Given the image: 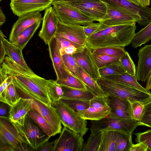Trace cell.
Masks as SVG:
<instances>
[{
	"label": "cell",
	"instance_id": "obj_1",
	"mask_svg": "<svg viewBox=\"0 0 151 151\" xmlns=\"http://www.w3.org/2000/svg\"><path fill=\"white\" fill-rule=\"evenodd\" d=\"M136 23L108 26L100 22L97 29L87 38L86 45L92 49L128 46L136 33Z\"/></svg>",
	"mask_w": 151,
	"mask_h": 151
},
{
	"label": "cell",
	"instance_id": "obj_2",
	"mask_svg": "<svg viewBox=\"0 0 151 151\" xmlns=\"http://www.w3.org/2000/svg\"><path fill=\"white\" fill-rule=\"evenodd\" d=\"M0 71L14 80L38 100L48 106H51L47 87V80L38 75L30 76L18 73L0 64Z\"/></svg>",
	"mask_w": 151,
	"mask_h": 151
},
{
	"label": "cell",
	"instance_id": "obj_3",
	"mask_svg": "<svg viewBox=\"0 0 151 151\" xmlns=\"http://www.w3.org/2000/svg\"><path fill=\"white\" fill-rule=\"evenodd\" d=\"M96 82L106 94L119 97L131 103L138 101L145 104L151 101V93L132 87L101 77Z\"/></svg>",
	"mask_w": 151,
	"mask_h": 151
},
{
	"label": "cell",
	"instance_id": "obj_4",
	"mask_svg": "<svg viewBox=\"0 0 151 151\" xmlns=\"http://www.w3.org/2000/svg\"><path fill=\"white\" fill-rule=\"evenodd\" d=\"M51 105L55 108L64 127L83 136L86 134L88 130L86 120L82 118L62 99L52 102Z\"/></svg>",
	"mask_w": 151,
	"mask_h": 151
},
{
	"label": "cell",
	"instance_id": "obj_5",
	"mask_svg": "<svg viewBox=\"0 0 151 151\" xmlns=\"http://www.w3.org/2000/svg\"><path fill=\"white\" fill-rule=\"evenodd\" d=\"M17 91L20 97L30 99L33 109L38 111L50 126L53 136L60 133L62 126L61 121L57 114L55 109L52 106H48L40 101L19 86L14 80Z\"/></svg>",
	"mask_w": 151,
	"mask_h": 151
},
{
	"label": "cell",
	"instance_id": "obj_6",
	"mask_svg": "<svg viewBox=\"0 0 151 151\" xmlns=\"http://www.w3.org/2000/svg\"><path fill=\"white\" fill-rule=\"evenodd\" d=\"M91 121V134L95 135L104 131L114 130L132 135L134 131L139 126V121L132 119L116 118L108 116L99 120Z\"/></svg>",
	"mask_w": 151,
	"mask_h": 151
},
{
	"label": "cell",
	"instance_id": "obj_7",
	"mask_svg": "<svg viewBox=\"0 0 151 151\" xmlns=\"http://www.w3.org/2000/svg\"><path fill=\"white\" fill-rule=\"evenodd\" d=\"M12 123L19 133L34 151L48 141L51 137L40 128L28 114L26 116L23 125Z\"/></svg>",
	"mask_w": 151,
	"mask_h": 151
},
{
	"label": "cell",
	"instance_id": "obj_8",
	"mask_svg": "<svg viewBox=\"0 0 151 151\" xmlns=\"http://www.w3.org/2000/svg\"><path fill=\"white\" fill-rule=\"evenodd\" d=\"M24 143L27 144L9 118L0 117V151H18Z\"/></svg>",
	"mask_w": 151,
	"mask_h": 151
},
{
	"label": "cell",
	"instance_id": "obj_9",
	"mask_svg": "<svg viewBox=\"0 0 151 151\" xmlns=\"http://www.w3.org/2000/svg\"><path fill=\"white\" fill-rule=\"evenodd\" d=\"M52 5L60 21L64 23L85 26L95 21L67 2L62 1H53Z\"/></svg>",
	"mask_w": 151,
	"mask_h": 151
},
{
	"label": "cell",
	"instance_id": "obj_10",
	"mask_svg": "<svg viewBox=\"0 0 151 151\" xmlns=\"http://www.w3.org/2000/svg\"><path fill=\"white\" fill-rule=\"evenodd\" d=\"M83 136L64 127L59 137L54 141L51 151H82Z\"/></svg>",
	"mask_w": 151,
	"mask_h": 151
},
{
	"label": "cell",
	"instance_id": "obj_11",
	"mask_svg": "<svg viewBox=\"0 0 151 151\" xmlns=\"http://www.w3.org/2000/svg\"><path fill=\"white\" fill-rule=\"evenodd\" d=\"M108 95L96 96L90 101V106L86 109L78 113L82 118L90 120H99L107 116L110 114Z\"/></svg>",
	"mask_w": 151,
	"mask_h": 151
},
{
	"label": "cell",
	"instance_id": "obj_12",
	"mask_svg": "<svg viewBox=\"0 0 151 151\" xmlns=\"http://www.w3.org/2000/svg\"><path fill=\"white\" fill-rule=\"evenodd\" d=\"M53 0H11L13 13L20 17L27 14L45 10L51 6Z\"/></svg>",
	"mask_w": 151,
	"mask_h": 151
},
{
	"label": "cell",
	"instance_id": "obj_13",
	"mask_svg": "<svg viewBox=\"0 0 151 151\" xmlns=\"http://www.w3.org/2000/svg\"><path fill=\"white\" fill-rule=\"evenodd\" d=\"M72 55L79 66L94 80L96 81L100 77L92 49L86 45Z\"/></svg>",
	"mask_w": 151,
	"mask_h": 151
},
{
	"label": "cell",
	"instance_id": "obj_14",
	"mask_svg": "<svg viewBox=\"0 0 151 151\" xmlns=\"http://www.w3.org/2000/svg\"><path fill=\"white\" fill-rule=\"evenodd\" d=\"M106 14L100 22L108 26L124 24L134 22L140 25L141 18L139 17L108 4L106 3Z\"/></svg>",
	"mask_w": 151,
	"mask_h": 151
},
{
	"label": "cell",
	"instance_id": "obj_15",
	"mask_svg": "<svg viewBox=\"0 0 151 151\" xmlns=\"http://www.w3.org/2000/svg\"><path fill=\"white\" fill-rule=\"evenodd\" d=\"M60 21L53 7L50 6L45 10L42 23L38 36L45 45H48L55 37Z\"/></svg>",
	"mask_w": 151,
	"mask_h": 151
},
{
	"label": "cell",
	"instance_id": "obj_16",
	"mask_svg": "<svg viewBox=\"0 0 151 151\" xmlns=\"http://www.w3.org/2000/svg\"><path fill=\"white\" fill-rule=\"evenodd\" d=\"M68 3L88 17L99 22L104 19L106 14V3L102 1Z\"/></svg>",
	"mask_w": 151,
	"mask_h": 151
},
{
	"label": "cell",
	"instance_id": "obj_17",
	"mask_svg": "<svg viewBox=\"0 0 151 151\" xmlns=\"http://www.w3.org/2000/svg\"><path fill=\"white\" fill-rule=\"evenodd\" d=\"M83 26L64 23L60 21L55 36L66 38L77 44L85 46L86 45L87 37Z\"/></svg>",
	"mask_w": 151,
	"mask_h": 151
},
{
	"label": "cell",
	"instance_id": "obj_18",
	"mask_svg": "<svg viewBox=\"0 0 151 151\" xmlns=\"http://www.w3.org/2000/svg\"><path fill=\"white\" fill-rule=\"evenodd\" d=\"M137 55L136 78L137 81L145 82L151 71V44L141 48Z\"/></svg>",
	"mask_w": 151,
	"mask_h": 151
},
{
	"label": "cell",
	"instance_id": "obj_19",
	"mask_svg": "<svg viewBox=\"0 0 151 151\" xmlns=\"http://www.w3.org/2000/svg\"><path fill=\"white\" fill-rule=\"evenodd\" d=\"M108 99L111 109L108 116L116 118L132 119L131 104L129 101L119 97L108 95Z\"/></svg>",
	"mask_w": 151,
	"mask_h": 151
},
{
	"label": "cell",
	"instance_id": "obj_20",
	"mask_svg": "<svg viewBox=\"0 0 151 151\" xmlns=\"http://www.w3.org/2000/svg\"><path fill=\"white\" fill-rule=\"evenodd\" d=\"M33 109L30 99L20 97L14 104L10 106L8 118L12 122L22 126L26 115Z\"/></svg>",
	"mask_w": 151,
	"mask_h": 151
},
{
	"label": "cell",
	"instance_id": "obj_21",
	"mask_svg": "<svg viewBox=\"0 0 151 151\" xmlns=\"http://www.w3.org/2000/svg\"><path fill=\"white\" fill-rule=\"evenodd\" d=\"M43 19L40 12L30 13L19 17L13 25L9 36V42L12 43L24 30L38 21Z\"/></svg>",
	"mask_w": 151,
	"mask_h": 151
},
{
	"label": "cell",
	"instance_id": "obj_22",
	"mask_svg": "<svg viewBox=\"0 0 151 151\" xmlns=\"http://www.w3.org/2000/svg\"><path fill=\"white\" fill-rule=\"evenodd\" d=\"M48 45L49 55L57 76V79L67 78L68 72L60 54L55 37L52 40Z\"/></svg>",
	"mask_w": 151,
	"mask_h": 151
},
{
	"label": "cell",
	"instance_id": "obj_23",
	"mask_svg": "<svg viewBox=\"0 0 151 151\" xmlns=\"http://www.w3.org/2000/svg\"><path fill=\"white\" fill-rule=\"evenodd\" d=\"M6 36L0 30V39L2 41L6 55L18 65L29 71H32L27 64L22 53V50L15 46L6 39Z\"/></svg>",
	"mask_w": 151,
	"mask_h": 151
},
{
	"label": "cell",
	"instance_id": "obj_24",
	"mask_svg": "<svg viewBox=\"0 0 151 151\" xmlns=\"http://www.w3.org/2000/svg\"><path fill=\"white\" fill-rule=\"evenodd\" d=\"M61 85L63 92L62 99L63 100L90 101L97 96L88 88L86 90H82Z\"/></svg>",
	"mask_w": 151,
	"mask_h": 151
},
{
	"label": "cell",
	"instance_id": "obj_25",
	"mask_svg": "<svg viewBox=\"0 0 151 151\" xmlns=\"http://www.w3.org/2000/svg\"><path fill=\"white\" fill-rule=\"evenodd\" d=\"M100 77L132 87L146 93H151L149 91L139 83L136 76H133L127 72L118 75H107Z\"/></svg>",
	"mask_w": 151,
	"mask_h": 151
},
{
	"label": "cell",
	"instance_id": "obj_26",
	"mask_svg": "<svg viewBox=\"0 0 151 151\" xmlns=\"http://www.w3.org/2000/svg\"><path fill=\"white\" fill-rule=\"evenodd\" d=\"M42 21L40 20L37 21L24 30L18 35L12 43L22 50L40 27Z\"/></svg>",
	"mask_w": 151,
	"mask_h": 151
},
{
	"label": "cell",
	"instance_id": "obj_27",
	"mask_svg": "<svg viewBox=\"0 0 151 151\" xmlns=\"http://www.w3.org/2000/svg\"><path fill=\"white\" fill-rule=\"evenodd\" d=\"M117 131L106 130L102 131L98 151H115Z\"/></svg>",
	"mask_w": 151,
	"mask_h": 151
},
{
	"label": "cell",
	"instance_id": "obj_28",
	"mask_svg": "<svg viewBox=\"0 0 151 151\" xmlns=\"http://www.w3.org/2000/svg\"><path fill=\"white\" fill-rule=\"evenodd\" d=\"M20 97L16 90L13 80V81L0 94V101L11 106Z\"/></svg>",
	"mask_w": 151,
	"mask_h": 151
},
{
	"label": "cell",
	"instance_id": "obj_29",
	"mask_svg": "<svg viewBox=\"0 0 151 151\" xmlns=\"http://www.w3.org/2000/svg\"><path fill=\"white\" fill-rule=\"evenodd\" d=\"M151 39V21L137 33L132 42V46L135 48L140 46Z\"/></svg>",
	"mask_w": 151,
	"mask_h": 151
},
{
	"label": "cell",
	"instance_id": "obj_30",
	"mask_svg": "<svg viewBox=\"0 0 151 151\" xmlns=\"http://www.w3.org/2000/svg\"><path fill=\"white\" fill-rule=\"evenodd\" d=\"M79 73L84 84L87 88L97 96H103L106 95L100 88L96 81L90 76L81 67Z\"/></svg>",
	"mask_w": 151,
	"mask_h": 151
},
{
	"label": "cell",
	"instance_id": "obj_31",
	"mask_svg": "<svg viewBox=\"0 0 151 151\" xmlns=\"http://www.w3.org/2000/svg\"><path fill=\"white\" fill-rule=\"evenodd\" d=\"M133 144L132 135L117 131L115 151H130Z\"/></svg>",
	"mask_w": 151,
	"mask_h": 151
},
{
	"label": "cell",
	"instance_id": "obj_32",
	"mask_svg": "<svg viewBox=\"0 0 151 151\" xmlns=\"http://www.w3.org/2000/svg\"><path fill=\"white\" fill-rule=\"evenodd\" d=\"M47 87L51 103L62 99L63 94L61 85L56 80H47Z\"/></svg>",
	"mask_w": 151,
	"mask_h": 151
},
{
	"label": "cell",
	"instance_id": "obj_33",
	"mask_svg": "<svg viewBox=\"0 0 151 151\" xmlns=\"http://www.w3.org/2000/svg\"><path fill=\"white\" fill-rule=\"evenodd\" d=\"M27 114L48 136H53V131L50 126L38 111L33 109L29 111Z\"/></svg>",
	"mask_w": 151,
	"mask_h": 151
},
{
	"label": "cell",
	"instance_id": "obj_34",
	"mask_svg": "<svg viewBox=\"0 0 151 151\" xmlns=\"http://www.w3.org/2000/svg\"><path fill=\"white\" fill-rule=\"evenodd\" d=\"M61 56L67 71L83 83L79 73L80 67L73 55L65 54Z\"/></svg>",
	"mask_w": 151,
	"mask_h": 151
},
{
	"label": "cell",
	"instance_id": "obj_35",
	"mask_svg": "<svg viewBox=\"0 0 151 151\" xmlns=\"http://www.w3.org/2000/svg\"><path fill=\"white\" fill-rule=\"evenodd\" d=\"M94 55H106L121 58L126 53L124 47H108L92 49Z\"/></svg>",
	"mask_w": 151,
	"mask_h": 151
},
{
	"label": "cell",
	"instance_id": "obj_36",
	"mask_svg": "<svg viewBox=\"0 0 151 151\" xmlns=\"http://www.w3.org/2000/svg\"><path fill=\"white\" fill-rule=\"evenodd\" d=\"M99 71L100 77L118 75L127 72L120 60L117 62L99 68Z\"/></svg>",
	"mask_w": 151,
	"mask_h": 151
},
{
	"label": "cell",
	"instance_id": "obj_37",
	"mask_svg": "<svg viewBox=\"0 0 151 151\" xmlns=\"http://www.w3.org/2000/svg\"><path fill=\"white\" fill-rule=\"evenodd\" d=\"M56 81L58 83L61 85L71 88L82 90H86L88 89L82 82L68 72L67 78L62 79H56Z\"/></svg>",
	"mask_w": 151,
	"mask_h": 151
},
{
	"label": "cell",
	"instance_id": "obj_38",
	"mask_svg": "<svg viewBox=\"0 0 151 151\" xmlns=\"http://www.w3.org/2000/svg\"><path fill=\"white\" fill-rule=\"evenodd\" d=\"M101 132L97 134H91L83 144L82 151H98L101 136Z\"/></svg>",
	"mask_w": 151,
	"mask_h": 151
},
{
	"label": "cell",
	"instance_id": "obj_39",
	"mask_svg": "<svg viewBox=\"0 0 151 151\" xmlns=\"http://www.w3.org/2000/svg\"><path fill=\"white\" fill-rule=\"evenodd\" d=\"M93 55L99 69L117 62L121 58L106 55Z\"/></svg>",
	"mask_w": 151,
	"mask_h": 151
},
{
	"label": "cell",
	"instance_id": "obj_40",
	"mask_svg": "<svg viewBox=\"0 0 151 151\" xmlns=\"http://www.w3.org/2000/svg\"><path fill=\"white\" fill-rule=\"evenodd\" d=\"M63 100L77 113L87 109L90 106V101L73 99Z\"/></svg>",
	"mask_w": 151,
	"mask_h": 151
},
{
	"label": "cell",
	"instance_id": "obj_41",
	"mask_svg": "<svg viewBox=\"0 0 151 151\" xmlns=\"http://www.w3.org/2000/svg\"><path fill=\"white\" fill-rule=\"evenodd\" d=\"M120 61L127 73L136 76L135 65L127 51L120 58Z\"/></svg>",
	"mask_w": 151,
	"mask_h": 151
},
{
	"label": "cell",
	"instance_id": "obj_42",
	"mask_svg": "<svg viewBox=\"0 0 151 151\" xmlns=\"http://www.w3.org/2000/svg\"><path fill=\"white\" fill-rule=\"evenodd\" d=\"M138 123L139 125L151 128V101L144 104L143 113Z\"/></svg>",
	"mask_w": 151,
	"mask_h": 151
},
{
	"label": "cell",
	"instance_id": "obj_43",
	"mask_svg": "<svg viewBox=\"0 0 151 151\" xmlns=\"http://www.w3.org/2000/svg\"><path fill=\"white\" fill-rule=\"evenodd\" d=\"M130 104L132 119L139 121L142 115L144 104L138 101L130 102Z\"/></svg>",
	"mask_w": 151,
	"mask_h": 151
},
{
	"label": "cell",
	"instance_id": "obj_44",
	"mask_svg": "<svg viewBox=\"0 0 151 151\" xmlns=\"http://www.w3.org/2000/svg\"><path fill=\"white\" fill-rule=\"evenodd\" d=\"M136 142H143L147 146L148 151H151V129L143 132L135 133Z\"/></svg>",
	"mask_w": 151,
	"mask_h": 151
},
{
	"label": "cell",
	"instance_id": "obj_45",
	"mask_svg": "<svg viewBox=\"0 0 151 151\" xmlns=\"http://www.w3.org/2000/svg\"><path fill=\"white\" fill-rule=\"evenodd\" d=\"M59 52L70 45H74L78 49H81L84 46L75 43L64 37L55 36Z\"/></svg>",
	"mask_w": 151,
	"mask_h": 151
},
{
	"label": "cell",
	"instance_id": "obj_46",
	"mask_svg": "<svg viewBox=\"0 0 151 151\" xmlns=\"http://www.w3.org/2000/svg\"><path fill=\"white\" fill-rule=\"evenodd\" d=\"M100 25V22L97 23L93 22L87 26H83L84 32L87 38L97 29Z\"/></svg>",
	"mask_w": 151,
	"mask_h": 151
},
{
	"label": "cell",
	"instance_id": "obj_47",
	"mask_svg": "<svg viewBox=\"0 0 151 151\" xmlns=\"http://www.w3.org/2000/svg\"><path fill=\"white\" fill-rule=\"evenodd\" d=\"M148 151V147L143 142L137 143L136 144H133L130 151Z\"/></svg>",
	"mask_w": 151,
	"mask_h": 151
},
{
	"label": "cell",
	"instance_id": "obj_48",
	"mask_svg": "<svg viewBox=\"0 0 151 151\" xmlns=\"http://www.w3.org/2000/svg\"><path fill=\"white\" fill-rule=\"evenodd\" d=\"M78 49L74 45H70L65 48L61 52H60L61 56L65 54L73 55L76 52Z\"/></svg>",
	"mask_w": 151,
	"mask_h": 151
},
{
	"label": "cell",
	"instance_id": "obj_49",
	"mask_svg": "<svg viewBox=\"0 0 151 151\" xmlns=\"http://www.w3.org/2000/svg\"><path fill=\"white\" fill-rule=\"evenodd\" d=\"M54 141L52 142H47L40 146L35 150L37 151H51L53 147Z\"/></svg>",
	"mask_w": 151,
	"mask_h": 151
},
{
	"label": "cell",
	"instance_id": "obj_50",
	"mask_svg": "<svg viewBox=\"0 0 151 151\" xmlns=\"http://www.w3.org/2000/svg\"><path fill=\"white\" fill-rule=\"evenodd\" d=\"M0 84V94L2 93L7 86L13 81V78L9 76H8Z\"/></svg>",
	"mask_w": 151,
	"mask_h": 151
},
{
	"label": "cell",
	"instance_id": "obj_51",
	"mask_svg": "<svg viewBox=\"0 0 151 151\" xmlns=\"http://www.w3.org/2000/svg\"><path fill=\"white\" fill-rule=\"evenodd\" d=\"M2 102L0 105V117L8 118L9 114L8 113L7 104Z\"/></svg>",
	"mask_w": 151,
	"mask_h": 151
},
{
	"label": "cell",
	"instance_id": "obj_52",
	"mask_svg": "<svg viewBox=\"0 0 151 151\" xmlns=\"http://www.w3.org/2000/svg\"><path fill=\"white\" fill-rule=\"evenodd\" d=\"M6 52L2 40L0 39V64L4 61L6 57Z\"/></svg>",
	"mask_w": 151,
	"mask_h": 151
},
{
	"label": "cell",
	"instance_id": "obj_53",
	"mask_svg": "<svg viewBox=\"0 0 151 151\" xmlns=\"http://www.w3.org/2000/svg\"><path fill=\"white\" fill-rule=\"evenodd\" d=\"M53 1H64L73 3H82L87 1H101V0H53Z\"/></svg>",
	"mask_w": 151,
	"mask_h": 151
},
{
	"label": "cell",
	"instance_id": "obj_54",
	"mask_svg": "<svg viewBox=\"0 0 151 151\" xmlns=\"http://www.w3.org/2000/svg\"><path fill=\"white\" fill-rule=\"evenodd\" d=\"M6 17L2 10L0 9V26H1L6 21Z\"/></svg>",
	"mask_w": 151,
	"mask_h": 151
},
{
	"label": "cell",
	"instance_id": "obj_55",
	"mask_svg": "<svg viewBox=\"0 0 151 151\" xmlns=\"http://www.w3.org/2000/svg\"><path fill=\"white\" fill-rule=\"evenodd\" d=\"M145 88L149 91L151 89V71L147 79Z\"/></svg>",
	"mask_w": 151,
	"mask_h": 151
},
{
	"label": "cell",
	"instance_id": "obj_56",
	"mask_svg": "<svg viewBox=\"0 0 151 151\" xmlns=\"http://www.w3.org/2000/svg\"><path fill=\"white\" fill-rule=\"evenodd\" d=\"M138 1L140 5L144 7L149 6L151 0H138Z\"/></svg>",
	"mask_w": 151,
	"mask_h": 151
},
{
	"label": "cell",
	"instance_id": "obj_57",
	"mask_svg": "<svg viewBox=\"0 0 151 151\" xmlns=\"http://www.w3.org/2000/svg\"><path fill=\"white\" fill-rule=\"evenodd\" d=\"M131 3L134 4L137 6L140 5L138 0H127Z\"/></svg>",
	"mask_w": 151,
	"mask_h": 151
},
{
	"label": "cell",
	"instance_id": "obj_58",
	"mask_svg": "<svg viewBox=\"0 0 151 151\" xmlns=\"http://www.w3.org/2000/svg\"><path fill=\"white\" fill-rule=\"evenodd\" d=\"M2 0H0V1H1Z\"/></svg>",
	"mask_w": 151,
	"mask_h": 151
},
{
	"label": "cell",
	"instance_id": "obj_59",
	"mask_svg": "<svg viewBox=\"0 0 151 151\" xmlns=\"http://www.w3.org/2000/svg\"></svg>",
	"mask_w": 151,
	"mask_h": 151
}]
</instances>
